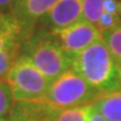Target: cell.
Returning <instances> with one entry per match:
<instances>
[{
	"instance_id": "cell-1",
	"label": "cell",
	"mask_w": 121,
	"mask_h": 121,
	"mask_svg": "<svg viewBox=\"0 0 121 121\" xmlns=\"http://www.w3.org/2000/svg\"><path fill=\"white\" fill-rule=\"evenodd\" d=\"M71 69L100 93L121 90L117 62L102 38L76 54Z\"/></svg>"
},
{
	"instance_id": "cell-2",
	"label": "cell",
	"mask_w": 121,
	"mask_h": 121,
	"mask_svg": "<svg viewBox=\"0 0 121 121\" xmlns=\"http://www.w3.org/2000/svg\"><path fill=\"white\" fill-rule=\"evenodd\" d=\"M20 55L26 56L51 82L69 71L73 60L46 31L27 38L22 45Z\"/></svg>"
},
{
	"instance_id": "cell-3",
	"label": "cell",
	"mask_w": 121,
	"mask_h": 121,
	"mask_svg": "<svg viewBox=\"0 0 121 121\" xmlns=\"http://www.w3.org/2000/svg\"><path fill=\"white\" fill-rule=\"evenodd\" d=\"M100 94L81 75L69 69L53 81L43 101L56 109H67L94 102Z\"/></svg>"
},
{
	"instance_id": "cell-4",
	"label": "cell",
	"mask_w": 121,
	"mask_h": 121,
	"mask_svg": "<svg viewBox=\"0 0 121 121\" xmlns=\"http://www.w3.org/2000/svg\"><path fill=\"white\" fill-rule=\"evenodd\" d=\"M15 101H43L52 82L30 62L20 55L7 74Z\"/></svg>"
},
{
	"instance_id": "cell-5",
	"label": "cell",
	"mask_w": 121,
	"mask_h": 121,
	"mask_svg": "<svg viewBox=\"0 0 121 121\" xmlns=\"http://www.w3.org/2000/svg\"><path fill=\"white\" fill-rule=\"evenodd\" d=\"M48 34L71 57H74L101 38V33L96 26L85 20H81L66 28L49 31Z\"/></svg>"
},
{
	"instance_id": "cell-6",
	"label": "cell",
	"mask_w": 121,
	"mask_h": 121,
	"mask_svg": "<svg viewBox=\"0 0 121 121\" xmlns=\"http://www.w3.org/2000/svg\"><path fill=\"white\" fill-rule=\"evenodd\" d=\"M83 20V0H58L42 19L46 33L66 28Z\"/></svg>"
},
{
	"instance_id": "cell-7",
	"label": "cell",
	"mask_w": 121,
	"mask_h": 121,
	"mask_svg": "<svg viewBox=\"0 0 121 121\" xmlns=\"http://www.w3.org/2000/svg\"><path fill=\"white\" fill-rule=\"evenodd\" d=\"M57 1L58 0H15L13 17L22 27L26 39L31 36V31L37 22L53 8Z\"/></svg>"
},
{
	"instance_id": "cell-8",
	"label": "cell",
	"mask_w": 121,
	"mask_h": 121,
	"mask_svg": "<svg viewBox=\"0 0 121 121\" xmlns=\"http://www.w3.org/2000/svg\"><path fill=\"white\" fill-rule=\"evenodd\" d=\"M55 108L44 101H16L9 113L10 121H53Z\"/></svg>"
},
{
	"instance_id": "cell-9",
	"label": "cell",
	"mask_w": 121,
	"mask_h": 121,
	"mask_svg": "<svg viewBox=\"0 0 121 121\" xmlns=\"http://www.w3.org/2000/svg\"><path fill=\"white\" fill-rule=\"evenodd\" d=\"M93 105L107 121H121V90L101 93Z\"/></svg>"
},
{
	"instance_id": "cell-10",
	"label": "cell",
	"mask_w": 121,
	"mask_h": 121,
	"mask_svg": "<svg viewBox=\"0 0 121 121\" xmlns=\"http://www.w3.org/2000/svg\"><path fill=\"white\" fill-rule=\"evenodd\" d=\"M91 104L67 109H56L53 113V121H89Z\"/></svg>"
},
{
	"instance_id": "cell-11",
	"label": "cell",
	"mask_w": 121,
	"mask_h": 121,
	"mask_svg": "<svg viewBox=\"0 0 121 121\" xmlns=\"http://www.w3.org/2000/svg\"><path fill=\"white\" fill-rule=\"evenodd\" d=\"M103 40L116 62L121 60V22L101 33Z\"/></svg>"
},
{
	"instance_id": "cell-12",
	"label": "cell",
	"mask_w": 121,
	"mask_h": 121,
	"mask_svg": "<svg viewBox=\"0 0 121 121\" xmlns=\"http://www.w3.org/2000/svg\"><path fill=\"white\" fill-rule=\"evenodd\" d=\"M22 45V43H17L0 51V80L6 78L7 74L20 56Z\"/></svg>"
},
{
	"instance_id": "cell-13",
	"label": "cell",
	"mask_w": 121,
	"mask_h": 121,
	"mask_svg": "<svg viewBox=\"0 0 121 121\" xmlns=\"http://www.w3.org/2000/svg\"><path fill=\"white\" fill-rule=\"evenodd\" d=\"M104 0H83V20L96 26L104 13Z\"/></svg>"
},
{
	"instance_id": "cell-14",
	"label": "cell",
	"mask_w": 121,
	"mask_h": 121,
	"mask_svg": "<svg viewBox=\"0 0 121 121\" xmlns=\"http://www.w3.org/2000/svg\"><path fill=\"white\" fill-rule=\"evenodd\" d=\"M15 102V96L8 81L6 78L0 80V119L9 116Z\"/></svg>"
},
{
	"instance_id": "cell-15",
	"label": "cell",
	"mask_w": 121,
	"mask_h": 121,
	"mask_svg": "<svg viewBox=\"0 0 121 121\" xmlns=\"http://www.w3.org/2000/svg\"><path fill=\"white\" fill-rule=\"evenodd\" d=\"M121 22V18H119L118 16L108 13V11H104L102 13L101 18H100L98 25H96V28L100 30V33H102L103 30H107L109 28H111V27L116 26L118 22Z\"/></svg>"
},
{
	"instance_id": "cell-16",
	"label": "cell",
	"mask_w": 121,
	"mask_h": 121,
	"mask_svg": "<svg viewBox=\"0 0 121 121\" xmlns=\"http://www.w3.org/2000/svg\"><path fill=\"white\" fill-rule=\"evenodd\" d=\"M103 7L104 11L113 13L121 18V0H104Z\"/></svg>"
},
{
	"instance_id": "cell-17",
	"label": "cell",
	"mask_w": 121,
	"mask_h": 121,
	"mask_svg": "<svg viewBox=\"0 0 121 121\" xmlns=\"http://www.w3.org/2000/svg\"><path fill=\"white\" fill-rule=\"evenodd\" d=\"M15 0H0V16L13 15Z\"/></svg>"
},
{
	"instance_id": "cell-18",
	"label": "cell",
	"mask_w": 121,
	"mask_h": 121,
	"mask_svg": "<svg viewBox=\"0 0 121 121\" xmlns=\"http://www.w3.org/2000/svg\"><path fill=\"white\" fill-rule=\"evenodd\" d=\"M89 121H107V119L99 112V110L95 108L93 104H91L90 114H89Z\"/></svg>"
},
{
	"instance_id": "cell-19",
	"label": "cell",
	"mask_w": 121,
	"mask_h": 121,
	"mask_svg": "<svg viewBox=\"0 0 121 121\" xmlns=\"http://www.w3.org/2000/svg\"><path fill=\"white\" fill-rule=\"evenodd\" d=\"M117 69H118V74H119V78L121 82V60L117 62Z\"/></svg>"
},
{
	"instance_id": "cell-20",
	"label": "cell",
	"mask_w": 121,
	"mask_h": 121,
	"mask_svg": "<svg viewBox=\"0 0 121 121\" xmlns=\"http://www.w3.org/2000/svg\"><path fill=\"white\" fill-rule=\"evenodd\" d=\"M0 121H10V120H9V118H1Z\"/></svg>"
}]
</instances>
